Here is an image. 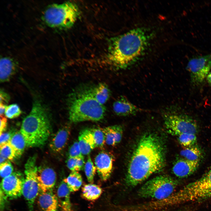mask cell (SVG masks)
<instances>
[{
	"instance_id": "d6a6232c",
	"label": "cell",
	"mask_w": 211,
	"mask_h": 211,
	"mask_svg": "<svg viewBox=\"0 0 211 211\" xmlns=\"http://www.w3.org/2000/svg\"><path fill=\"white\" fill-rule=\"evenodd\" d=\"M13 168L11 164L6 161L0 164V173L1 177L4 178L7 177L13 173Z\"/></svg>"
},
{
	"instance_id": "ab89813d",
	"label": "cell",
	"mask_w": 211,
	"mask_h": 211,
	"mask_svg": "<svg viewBox=\"0 0 211 211\" xmlns=\"http://www.w3.org/2000/svg\"><path fill=\"white\" fill-rule=\"evenodd\" d=\"M206 79L208 83L211 85V72L209 73Z\"/></svg>"
},
{
	"instance_id": "7a4b0ae2",
	"label": "cell",
	"mask_w": 211,
	"mask_h": 211,
	"mask_svg": "<svg viewBox=\"0 0 211 211\" xmlns=\"http://www.w3.org/2000/svg\"><path fill=\"white\" fill-rule=\"evenodd\" d=\"M152 35L143 28H137L113 38L105 57L107 63L119 69L127 68L145 54Z\"/></svg>"
},
{
	"instance_id": "8fae6325",
	"label": "cell",
	"mask_w": 211,
	"mask_h": 211,
	"mask_svg": "<svg viewBox=\"0 0 211 211\" xmlns=\"http://www.w3.org/2000/svg\"><path fill=\"white\" fill-rule=\"evenodd\" d=\"M25 178L19 172H14L9 176L4 178L1 183V188L7 198L16 199L22 195Z\"/></svg>"
},
{
	"instance_id": "ba28073f",
	"label": "cell",
	"mask_w": 211,
	"mask_h": 211,
	"mask_svg": "<svg viewBox=\"0 0 211 211\" xmlns=\"http://www.w3.org/2000/svg\"><path fill=\"white\" fill-rule=\"evenodd\" d=\"M164 124L169 133L178 137L185 133L196 135L198 127L195 120L186 114L166 113L164 115Z\"/></svg>"
},
{
	"instance_id": "74e56055",
	"label": "cell",
	"mask_w": 211,
	"mask_h": 211,
	"mask_svg": "<svg viewBox=\"0 0 211 211\" xmlns=\"http://www.w3.org/2000/svg\"><path fill=\"white\" fill-rule=\"evenodd\" d=\"M0 133L5 131L7 125V119L3 115H0Z\"/></svg>"
},
{
	"instance_id": "f35d334b",
	"label": "cell",
	"mask_w": 211,
	"mask_h": 211,
	"mask_svg": "<svg viewBox=\"0 0 211 211\" xmlns=\"http://www.w3.org/2000/svg\"><path fill=\"white\" fill-rule=\"evenodd\" d=\"M6 106V105L0 103V115H2L5 112Z\"/></svg>"
},
{
	"instance_id": "d4e9b609",
	"label": "cell",
	"mask_w": 211,
	"mask_h": 211,
	"mask_svg": "<svg viewBox=\"0 0 211 211\" xmlns=\"http://www.w3.org/2000/svg\"><path fill=\"white\" fill-rule=\"evenodd\" d=\"M63 180L67 183L71 192L78 190L82 183L81 176L78 171H72Z\"/></svg>"
},
{
	"instance_id": "ffe728a7",
	"label": "cell",
	"mask_w": 211,
	"mask_h": 211,
	"mask_svg": "<svg viewBox=\"0 0 211 211\" xmlns=\"http://www.w3.org/2000/svg\"><path fill=\"white\" fill-rule=\"evenodd\" d=\"M16 65L14 61L8 57H4L0 61V80L1 82L7 81L16 71Z\"/></svg>"
},
{
	"instance_id": "603a6c76",
	"label": "cell",
	"mask_w": 211,
	"mask_h": 211,
	"mask_svg": "<svg viewBox=\"0 0 211 211\" xmlns=\"http://www.w3.org/2000/svg\"><path fill=\"white\" fill-rule=\"evenodd\" d=\"M92 93L96 100L102 105L107 101L110 94V90L108 86L103 83L99 84L93 88Z\"/></svg>"
},
{
	"instance_id": "e0dca14e",
	"label": "cell",
	"mask_w": 211,
	"mask_h": 211,
	"mask_svg": "<svg viewBox=\"0 0 211 211\" xmlns=\"http://www.w3.org/2000/svg\"><path fill=\"white\" fill-rule=\"evenodd\" d=\"M71 128L69 125L60 129L55 135L50 144V147L54 152L58 153L66 146L70 134Z\"/></svg>"
},
{
	"instance_id": "2e32d148",
	"label": "cell",
	"mask_w": 211,
	"mask_h": 211,
	"mask_svg": "<svg viewBox=\"0 0 211 211\" xmlns=\"http://www.w3.org/2000/svg\"><path fill=\"white\" fill-rule=\"evenodd\" d=\"M114 112L120 116H127L136 114L142 110L124 96H121L113 105Z\"/></svg>"
},
{
	"instance_id": "d590c367",
	"label": "cell",
	"mask_w": 211,
	"mask_h": 211,
	"mask_svg": "<svg viewBox=\"0 0 211 211\" xmlns=\"http://www.w3.org/2000/svg\"><path fill=\"white\" fill-rule=\"evenodd\" d=\"M10 96L2 90L0 92V103L5 105L8 103L10 100Z\"/></svg>"
},
{
	"instance_id": "7402d4cb",
	"label": "cell",
	"mask_w": 211,
	"mask_h": 211,
	"mask_svg": "<svg viewBox=\"0 0 211 211\" xmlns=\"http://www.w3.org/2000/svg\"><path fill=\"white\" fill-rule=\"evenodd\" d=\"M9 143L15 151L16 157L20 156L27 146L24 138L20 131L15 132Z\"/></svg>"
},
{
	"instance_id": "5b68a950",
	"label": "cell",
	"mask_w": 211,
	"mask_h": 211,
	"mask_svg": "<svg viewBox=\"0 0 211 211\" xmlns=\"http://www.w3.org/2000/svg\"><path fill=\"white\" fill-rule=\"evenodd\" d=\"M80 14L74 3L66 2L50 5L45 10L43 18L46 23L52 28L60 29L70 28L75 23Z\"/></svg>"
},
{
	"instance_id": "83f0119b",
	"label": "cell",
	"mask_w": 211,
	"mask_h": 211,
	"mask_svg": "<svg viewBox=\"0 0 211 211\" xmlns=\"http://www.w3.org/2000/svg\"><path fill=\"white\" fill-rule=\"evenodd\" d=\"M84 169L88 181L90 183H93L96 169L89 155L88 156L87 160L85 163Z\"/></svg>"
},
{
	"instance_id": "4dcf8cb0",
	"label": "cell",
	"mask_w": 211,
	"mask_h": 211,
	"mask_svg": "<svg viewBox=\"0 0 211 211\" xmlns=\"http://www.w3.org/2000/svg\"><path fill=\"white\" fill-rule=\"evenodd\" d=\"M5 113L7 118L13 119L18 117L21 113V111L17 104L14 103L6 106Z\"/></svg>"
},
{
	"instance_id": "cb8c5ba5",
	"label": "cell",
	"mask_w": 211,
	"mask_h": 211,
	"mask_svg": "<svg viewBox=\"0 0 211 211\" xmlns=\"http://www.w3.org/2000/svg\"><path fill=\"white\" fill-rule=\"evenodd\" d=\"M82 191L83 197L89 200L97 199L102 193V190L99 186L91 183L85 185Z\"/></svg>"
},
{
	"instance_id": "7c38bea8",
	"label": "cell",
	"mask_w": 211,
	"mask_h": 211,
	"mask_svg": "<svg viewBox=\"0 0 211 211\" xmlns=\"http://www.w3.org/2000/svg\"><path fill=\"white\" fill-rule=\"evenodd\" d=\"M36 178L39 192H46L51 190L56 183V175L52 168L48 166L38 167Z\"/></svg>"
},
{
	"instance_id": "484cf974",
	"label": "cell",
	"mask_w": 211,
	"mask_h": 211,
	"mask_svg": "<svg viewBox=\"0 0 211 211\" xmlns=\"http://www.w3.org/2000/svg\"><path fill=\"white\" fill-rule=\"evenodd\" d=\"M183 158L191 161L200 160L201 152L199 148L194 145L185 147L180 152Z\"/></svg>"
},
{
	"instance_id": "5bb4252c",
	"label": "cell",
	"mask_w": 211,
	"mask_h": 211,
	"mask_svg": "<svg viewBox=\"0 0 211 211\" xmlns=\"http://www.w3.org/2000/svg\"><path fill=\"white\" fill-rule=\"evenodd\" d=\"M200 160L191 161L183 158L176 160L172 167V171L176 176L181 178L187 177L193 174L197 169Z\"/></svg>"
},
{
	"instance_id": "277c9868",
	"label": "cell",
	"mask_w": 211,
	"mask_h": 211,
	"mask_svg": "<svg viewBox=\"0 0 211 211\" xmlns=\"http://www.w3.org/2000/svg\"><path fill=\"white\" fill-rule=\"evenodd\" d=\"M20 131L27 147H39L46 142L51 131L50 120L47 109L40 100L34 101L31 111L22 121Z\"/></svg>"
},
{
	"instance_id": "836d02e7",
	"label": "cell",
	"mask_w": 211,
	"mask_h": 211,
	"mask_svg": "<svg viewBox=\"0 0 211 211\" xmlns=\"http://www.w3.org/2000/svg\"><path fill=\"white\" fill-rule=\"evenodd\" d=\"M14 133L12 131H5L0 133V146L9 143Z\"/></svg>"
},
{
	"instance_id": "44dd1931",
	"label": "cell",
	"mask_w": 211,
	"mask_h": 211,
	"mask_svg": "<svg viewBox=\"0 0 211 211\" xmlns=\"http://www.w3.org/2000/svg\"><path fill=\"white\" fill-rule=\"evenodd\" d=\"M102 129L105 135L106 143L108 145L113 146L120 142L123 134L121 126L115 125Z\"/></svg>"
},
{
	"instance_id": "f1b7e54d",
	"label": "cell",
	"mask_w": 211,
	"mask_h": 211,
	"mask_svg": "<svg viewBox=\"0 0 211 211\" xmlns=\"http://www.w3.org/2000/svg\"><path fill=\"white\" fill-rule=\"evenodd\" d=\"M96 147H102L106 142L105 135L101 128H94L90 129Z\"/></svg>"
},
{
	"instance_id": "1f68e13d",
	"label": "cell",
	"mask_w": 211,
	"mask_h": 211,
	"mask_svg": "<svg viewBox=\"0 0 211 211\" xmlns=\"http://www.w3.org/2000/svg\"><path fill=\"white\" fill-rule=\"evenodd\" d=\"M69 157L75 158H84L78 142H75L69 147L68 151Z\"/></svg>"
},
{
	"instance_id": "ac0fdd59",
	"label": "cell",
	"mask_w": 211,
	"mask_h": 211,
	"mask_svg": "<svg viewBox=\"0 0 211 211\" xmlns=\"http://www.w3.org/2000/svg\"><path fill=\"white\" fill-rule=\"evenodd\" d=\"M70 192L67 183L63 180L58 188L56 195L59 206L62 211H72Z\"/></svg>"
},
{
	"instance_id": "8992f818",
	"label": "cell",
	"mask_w": 211,
	"mask_h": 211,
	"mask_svg": "<svg viewBox=\"0 0 211 211\" xmlns=\"http://www.w3.org/2000/svg\"><path fill=\"white\" fill-rule=\"evenodd\" d=\"M211 197V167L199 179L185 186L172 195L175 204Z\"/></svg>"
},
{
	"instance_id": "4316f807",
	"label": "cell",
	"mask_w": 211,
	"mask_h": 211,
	"mask_svg": "<svg viewBox=\"0 0 211 211\" xmlns=\"http://www.w3.org/2000/svg\"><path fill=\"white\" fill-rule=\"evenodd\" d=\"M177 137L179 143L185 147L194 145L197 141L196 135L192 133H183Z\"/></svg>"
},
{
	"instance_id": "8d00e7d4",
	"label": "cell",
	"mask_w": 211,
	"mask_h": 211,
	"mask_svg": "<svg viewBox=\"0 0 211 211\" xmlns=\"http://www.w3.org/2000/svg\"><path fill=\"white\" fill-rule=\"evenodd\" d=\"M0 209L1 210H3L4 209L5 204L8 198L1 188L0 191Z\"/></svg>"
},
{
	"instance_id": "52a82bcc",
	"label": "cell",
	"mask_w": 211,
	"mask_h": 211,
	"mask_svg": "<svg viewBox=\"0 0 211 211\" xmlns=\"http://www.w3.org/2000/svg\"><path fill=\"white\" fill-rule=\"evenodd\" d=\"M178 182L172 177L161 175L147 181L139 190L138 195L144 198H167L172 194Z\"/></svg>"
},
{
	"instance_id": "4fadbf2b",
	"label": "cell",
	"mask_w": 211,
	"mask_h": 211,
	"mask_svg": "<svg viewBox=\"0 0 211 211\" xmlns=\"http://www.w3.org/2000/svg\"><path fill=\"white\" fill-rule=\"evenodd\" d=\"M94 162L100 178L104 181L107 180L110 177L113 170V156L107 152H101L95 157Z\"/></svg>"
},
{
	"instance_id": "30bf717a",
	"label": "cell",
	"mask_w": 211,
	"mask_h": 211,
	"mask_svg": "<svg viewBox=\"0 0 211 211\" xmlns=\"http://www.w3.org/2000/svg\"><path fill=\"white\" fill-rule=\"evenodd\" d=\"M192 83L201 84L211 69V54L199 56L190 59L186 67Z\"/></svg>"
},
{
	"instance_id": "f546056e",
	"label": "cell",
	"mask_w": 211,
	"mask_h": 211,
	"mask_svg": "<svg viewBox=\"0 0 211 211\" xmlns=\"http://www.w3.org/2000/svg\"><path fill=\"white\" fill-rule=\"evenodd\" d=\"M0 147V156L7 160H12L16 157L15 151L9 142Z\"/></svg>"
},
{
	"instance_id": "3957f363",
	"label": "cell",
	"mask_w": 211,
	"mask_h": 211,
	"mask_svg": "<svg viewBox=\"0 0 211 211\" xmlns=\"http://www.w3.org/2000/svg\"><path fill=\"white\" fill-rule=\"evenodd\" d=\"M92 88L81 86L74 90L69 96L68 108L71 122H96L104 118L106 108L94 98Z\"/></svg>"
},
{
	"instance_id": "6da1fadb",
	"label": "cell",
	"mask_w": 211,
	"mask_h": 211,
	"mask_svg": "<svg viewBox=\"0 0 211 211\" xmlns=\"http://www.w3.org/2000/svg\"><path fill=\"white\" fill-rule=\"evenodd\" d=\"M165 164V148L159 137L148 133L140 139L128 166L125 182L135 186L154 173L161 171Z\"/></svg>"
},
{
	"instance_id": "d6986e66",
	"label": "cell",
	"mask_w": 211,
	"mask_h": 211,
	"mask_svg": "<svg viewBox=\"0 0 211 211\" xmlns=\"http://www.w3.org/2000/svg\"><path fill=\"white\" fill-rule=\"evenodd\" d=\"M78 143L83 155H89L96 147L93 137L90 130L84 129L80 133Z\"/></svg>"
},
{
	"instance_id": "9a60e30c",
	"label": "cell",
	"mask_w": 211,
	"mask_h": 211,
	"mask_svg": "<svg viewBox=\"0 0 211 211\" xmlns=\"http://www.w3.org/2000/svg\"><path fill=\"white\" fill-rule=\"evenodd\" d=\"M37 199V204L41 211H58L59 206L57 198L52 189L39 192Z\"/></svg>"
},
{
	"instance_id": "9c48e42d",
	"label": "cell",
	"mask_w": 211,
	"mask_h": 211,
	"mask_svg": "<svg viewBox=\"0 0 211 211\" xmlns=\"http://www.w3.org/2000/svg\"><path fill=\"white\" fill-rule=\"evenodd\" d=\"M36 157H31L25 166V177L23 183L22 195L25 199L29 211H33L35 199L39 193V188L36 178Z\"/></svg>"
},
{
	"instance_id": "e575fe53",
	"label": "cell",
	"mask_w": 211,
	"mask_h": 211,
	"mask_svg": "<svg viewBox=\"0 0 211 211\" xmlns=\"http://www.w3.org/2000/svg\"><path fill=\"white\" fill-rule=\"evenodd\" d=\"M67 167L72 171H78L77 158L68 157L67 161Z\"/></svg>"
}]
</instances>
